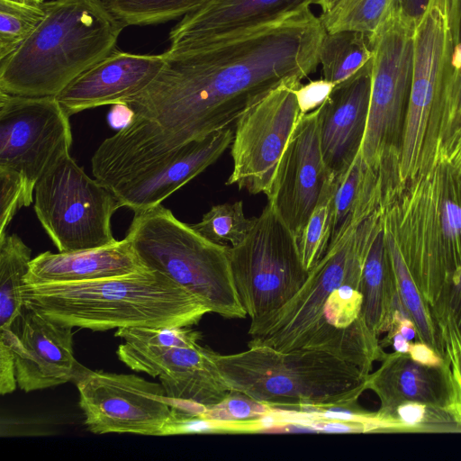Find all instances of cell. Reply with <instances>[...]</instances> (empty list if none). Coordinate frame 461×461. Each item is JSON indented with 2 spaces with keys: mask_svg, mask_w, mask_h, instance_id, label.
Here are the masks:
<instances>
[{
  "mask_svg": "<svg viewBox=\"0 0 461 461\" xmlns=\"http://www.w3.org/2000/svg\"><path fill=\"white\" fill-rule=\"evenodd\" d=\"M325 31L310 8L202 48L166 55L151 83L122 104L152 122L170 149L227 128L246 108L319 65Z\"/></svg>",
  "mask_w": 461,
  "mask_h": 461,
  "instance_id": "6da1fadb",
  "label": "cell"
},
{
  "mask_svg": "<svg viewBox=\"0 0 461 461\" xmlns=\"http://www.w3.org/2000/svg\"><path fill=\"white\" fill-rule=\"evenodd\" d=\"M23 303L72 328L192 327L211 312L195 295L148 269L87 282L24 285Z\"/></svg>",
  "mask_w": 461,
  "mask_h": 461,
  "instance_id": "7a4b0ae2",
  "label": "cell"
},
{
  "mask_svg": "<svg viewBox=\"0 0 461 461\" xmlns=\"http://www.w3.org/2000/svg\"><path fill=\"white\" fill-rule=\"evenodd\" d=\"M45 8L33 33L0 60V91L56 96L113 52L125 28L101 0H52Z\"/></svg>",
  "mask_w": 461,
  "mask_h": 461,
  "instance_id": "3957f363",
  "label": "cell"
},
{
  "mask_svg": "<svg viewBox=\"0 0 461 461\" xmlns=\"http://www.w3.org/2000/svg\"><path fill=\"white\" fill-rule=\"evenodd\" d=\"M384 225L432 305L461 267V174L438 163L401 185L384 205Z\"/></svg>",
  "mask_w": 461,
  "mask_h": 461,
  "instance_id": "277c9868",
  "label": "cell"
},
{
  "mask_svg": "<svg viewBox=\"0 0 461 461\" xmlns=\"http://www.w3.org/2000/svg\"><path fill=\"white\" fill-rule=\"evenodd\" d=\"M212 356L230 391L275 408L353 405L367 390L369 375L323 351L253 346L230 355L213 351Z\"/></svg>",
  "mask_w": 461,
  "mask_h": 461,
  "instance_id": "5b68a950",
  "label": "cell"
},
{
  "mask_svg": "<svg viewBox=\"0 0 461 461\" xmlns=\"http://www.w3.org/2000/svg\"><path fill=\"white\" fill-rule=\"evenodd\" d=\"M125 238L142 263L229 319L247 313L234 283L230 246L212 242L161 204L134 212Z\"/></svg>",
  "mask_w": 461,
  "mask_h": 461,
  "instance_id": "8992f818",
  "label": "cell"
},
{
  "mask_svg": "<svg viewBox=\"0 0 461 461\" xmlns=\"http://www.w3.org/2000/svg\"><path fill=\"white\" fill-rule=\"evenodd\" d=\"M382 223V212L376 210L330 245L288 303L251 320L249 347L266 346L283 352L305 348L321 322L322 307L330 294L345 283L360 290L364 260Z\"/></svg>",
  "mask_w": 461,
  "mask_h": 461,
  "instance_id": "52a82bcc",
  "label": "cell"
},
{
  "mask_svg": "<svg viewBox=\"0 0 461 461\" xmlns=\"http://www.w3.org/2000/svg\"><path fill=\"white\" fill-rule=\"evenodd\" d=\"M414 27L396 7L371 36V93L360 153L371 167L395 176L412 79Z\"/></svg>",
  "mask_w": 461,
  "mask_h": 461,
  "instance_id": "ba28073f",
  "label": "cell"
},
{
  "mask_svg": "<svg viewBox=\"0 0 461 461\" xmlns=\"http://www.w3.org/2000/svg\"><path fill=\"white\" fill-rule=\"evenodd\" d=\"M121 207L116 195L91 178L70 153L48 169L34 188V212L59 252L117 242L111 219Z\"/></svg>",
  "mask_w": 461,
  "mask_h": 461,
  "instance_id": "9c48e42d",
  "label": "cell"
},
{
  "mask_svg": "<svg viewBox=\"0 0 461 461\" xmlns=\"http://www.w3.org/2000/svg\"><path fill=\"white\" fill-rule=\"evenodd\" d=\"M230 258L240 303L251 320L288 303L309 276L296 238L268 203L247 237L230 247Z\"/></svg>",
  "mask_w": 461,
  "mask_h": 461,
  "instance_id": "30bf717a",
  "label": "cell"
},
{
  "mask_svg": "<svg viewBox=\"0 0 461 461\" xmlns=\"http://www.w3.org/2000/svg\"><path fill=\"white\" fill-rule=\"evenodd\" d=\"M451 0H430L413 32V68L398 176L401 185L420 171L427 131L454 71Z\"/></svg>",
  "mask_w": 461,
  "mask_h": 461,
  "instance_id": "8fae6325",
  "label": "cell"
},
{
  "mask_svg": "<svg viewBox=\"0 0 461 461\" xmlns=\"http://www.w3.org/2000/svg\"><path fill=\"white\" fill-rule=\"evenodd\" d=\"M69 116L55 96L30 97L0 91V167L23 178L28 206L39 178L70 153Z\"/></svg>",
  "mask_w": 461,
  "mask_h": 461,
  "instance_id": "7c38bea8",
  "label": "cell"
},
{
  "mask_svg": "<svg viewBox=\"0 0 461 461\" xmlns=\"http://www.w3.org/2000/svg\"><path fill=\"white\" fill-rule=\"evenodd\" d=\"M285 84L253 103L236 120L230 149L232 172L226 185L267 194L279 159L303 116L295 88Z\"/></svg>",
  "mask_w": 461,
  "mask_h": 461,
  "instance_id": "4fadbf2b",
  "label": "cell"
},
{
  "mask_svg": "<svg viewBox=\"0 0 461 461\" xmlns=\"http://www.w3.org/2000/svg\"><path fill=\"white\" fill-rule=\"evenodd\" d=\"M73 382L90 432L160 436L171 409L160 383L131 374L93 371L86 366Z\"/></svg>",
  "mask_w": 461,
  "mask_h": 461,
  "instance_id": "5bb4252c",
  "label": "cell"
},
{
  "mask_svg": "<svg viewBox=\"0 0 461 461\" xmlns=\"http://www.w3.org/2000/svg\"><path fill=\"white\" fill-rule=\"evenodd\" d=\"M333 176L322 158L316 109L296 124L267 194L268 204L297 241Z\"/></svg>",
  "mask_w": 461,
  "mask_h": 461,
  "instance_id": "9a60e30c",
  "label": "cell"
},
{
  "mask_svg": "<svg viewBox=\"0 0 461 461\" xmlns=\"http://www.w3.org/2000/svg\"><path fill=\"white\" fill-rule=\"evenodd\" d=\"M212 352L200 344L161 347L124 341L116 354L131 370L158 377L169 399L209 408L230 392Z\"/></svg>",
  "mask_w": 461,
  "mask_h": 461,
  "instance_id": "2e32d148",
  "label": "cell"
},
{
  "mask_svg": "<svg viewBox=\"0 0 461 461\" xmlns=\"http://www.w3.org/2000/svg\"><path fill=\"white\" fill-rule=\"evenodd\" d=\"M227 127L190 141L141 167L108 188L134 212L158 204L213 164L231 144Z\"/></svg>",
  "mask_w": 461,
  "mask_h": 461,
  "instance_id": "e0dca14e",
  "label": "cell"
},
{
  "mask_svg": "<svg viewBox=\"0 0 461 461\" xmlns=\"http://www.w3.org/2000/svg\"><path fill=\"white\" fill-rule=\"evenodd\" d=\"M315 0H210L182 17L164 51L173 55L237 36L308 9Z\"/></svg>",
  "mask_w": 461,
  "mask_h": 461,
  "instance_id": "ac0fdd59",
  "label": "cell"
},
{
  "mask_svg": "<svg viewBox=\"0 0 461 461\" xmlns=\"http://www.w3.org/2000/svg\"><path fill=\"white\" fill-rule=\"evenodd\" d=\"M72 329L25 308L11 344L22 391L47 389L75 380L84 366L74 356Z\"/></svg>",
  "mask_w": 461,
  "mask_h": 461,
  "instance_id": "d6986e66",
  "label": "cell"
},
{
  "mask_svg": "<svg viewBox=\"0 0 461 461\" xmlns=\"http://www.w3.org/2000/svg\"><path fill=\"white\" fill-rule=\"evenodd\" d=\"M165 60L163 53L134 54L115 49L55 97L69 117L98 106L123 104L151 83Z\"/></svg>",
  "mask_w": 461,
  "mask_h": 461,
  "instance_id": "ffe728a7",
  "label": "cell"
},
{
  "mask_svg": "<svg viewBox=\"0 0 461 461\" xmlns=\"http://www.w3.org/2000/svg\"><path fill=\"white\" fill-rule=\"evenodd\" d=\"M372 79V59L335 85L318 108L322 158L333 176L345 170L360 151L366 132Z\"/></svg>",
  "mask_w": 461,
  "mask_h": 461,
  "instance_id": "44dd1931",
  "label": "cell"
},
{
  "mask_svg": "<svg viewBox=\"0 0 461 461\" xmlns=\"http://www.w3.org/2000/svg\"><path fill=\"white\" fill-rule=\"evenodd\" d=\"M381 361L379 368L368 375L366 382V388L380 401L379 409L417 402L447 408L456 413V384L446 362L439 366H424L415 362L408 353L396 351L386 353Z\"/></svg>",
  "mask_w": 461,
  "mask_h": 461,
  "instance_id": "7402d4cb",
  "label": "cell"
},
{
  "mask_svg": "<svg viewBox=\"0 0 461 461\" xmlns=\"http://www.w3.org/2000/svg\"><path fill=\"white\" fill-rule=\"evenodd\" d=\"M148 269L124 238L93 249L41 253L32 259L24 280L25 285L87 282Z\"/></svg>",
  "mask_w": 461,
  "mask_h": 461,
  "instance_id": "603a6c76",
  "label": "cell"
},
{
  "mask_svg": "<svg viewBox=\"0 0 461 461\" xmlns=\"http://www.w3.org/2000/svg\"><path fill=\"white\" fill-rule=\"evenodd\" d=\"M400 185L397 177L371 167L359 151L353 162L333 178V222L330 245L384 206Z\"/></svg>",
  "mask_w": 461,
  "mask_h": 461,
  "instance_id": "cb8c5ba5",
  "label": "cell"
},
{
  "mask_svg": "<svg viewBox=\"0 0 461 461\" xmlns=\"http://www.w3.org/2000/svg\"><path fill=\"white\" fill-rule=\"evenodd\" d=\"M360 292L367 326L377 336L387 332L395 310L402 303L386 244L384 217L383 225L373 238L364 260Z\"/></svg>",
  "mask_w": 461,
  "mask_h": 461,
  "instance_id": "d4e9b609",
  "label": "cell"
},
{
  "mask_svg": "<svg viewBox=\"0 0 461 461\" xmlns=\"http://www.w3.org/2000/svg\"><path fill=\"white\" fill-rule=\"evenodd\" d=\"M31 249L17 234L0 240V331L17 335L25 311L22 290L25 285Z\"/></svg>",
  "mask_w": 461,
  "mask_h": 461,
  "instance_id": "484cf974",
  "label": "cell"
},
{
  "mask_svg": "<svg viewBox=\"0 0 461 461\" xmlns=\"http://www.w3.org/2000/svg\"><path fill=\"white\" fill-rule=\"evenodd\" d=\"M375 432L459 433L461 420L449 409L417 402H404L375 412Z\"/></svg>",
  "mask_w": 461,
  "mask_h": 461,
  "instance_id": "4316f807",
  "label": "cell"
},
{
  "mask_svg": "<svg viewBox=\"0 0 461 461\" xmlns=\"http://www.w3.org/2000/svg\"><path fill=\"white\" fill-rule=\"evenodd\" d=\"M373 58L371 36L352 31L324 32L319 50L323 78L337 85Z\"/></svg>",
  "mask_w": 461,
  "mask_h": 461,
  "instance_id": "83f0119b",
  "label": "cell"
},
{
  "mask_svg": "<svg viewBox=\"0 0 461 461\" xmlns=\"http://www.w3.org/2000/svg\"><path fill=\"white\" fill-rule=\"evenodd\" d=\"M429 312L441 356L454 371L461 358V267L443 287Z\"/></svg>",
  "mask_w": 461,
  "mask_h": 461,
  "instance_id": "f1b7e54d",
  "label": "cell"
},
{
  "mask_svg": "<svg viewBox=\"0 0 461 461\" xmlns=\"http://www.w3.org/2000/svg\"><path fill=\"white\" fill-rule=\"evenodd\" d=\"M397 0H340L319 17L326 32L352 31L375 35L396 9Z\"/></svg>",
  "mask_w": 461,
  "mask_h": 461,
  "instance_id": "f546056e",
  "label": "cell"
},
{
  "mask_svg": "<svg viewBox=\"0 0 461 461\" xmlns=\"http://www.w3.org/2000/svg\"><path fill=\"white\" fill-rule=\"evenodd\" d=\"M384 229L395 276L398 294L404 309L416 327L417 338L419 340L429 345L441 356L433 329L429 305L419 291L395 239L384 225Z\"/></svg>",
  "mask_w": 461,
  "mask_h": 461,
  "instance_id": "4dcf8cb0",
  "label": "cell"
},
{
  "mask_svg": "<svg viewBox=\"0 0 461 461\" xmlns=\"http://www.w3.org/2000/svg\"><path fill=\"white\" fill-rule=\"evenodd\" d=\"M125 27L174 20L201 8L210 0H101Z\"/></svg>",
  "mask_w": 461,
  "mask_h": 461,
  "instance_id": "1f68e13d",
  "label": "cell"
},
{
  "mask_svg": "<svg viewBox=\"0 0 461 461\" xmlns=\"http://www.w3.org/2000/svg\"><path fill=\"white\" fill-rule=\"evenodd\" d=\"M45 14V2L0 0V60L25 42Z\"/></svg>",
  "mask_w": 461,
  "mask_h": 461,
  "instance_id": "d6a6232c",
  "label": "cell"
},
{
  "mask_svg": "<svg viewBox=\"0 0 461 461\" xmlns=\"http://www.w3.org/2000/svg\"><path fill=\"white\" fill-rule=\"evenodd\" d=\"M255 221L256 217L245 216L243 202L237 201L213 205L199 222L191 225L212 242L235 247L247 237Z\"/></svg>",
  "mask_w": 461,
  "mask_h": 461,
  "instance_id": "836d02e7",
  "label": "cell"
},
{
  "mask_svg": "<svg viewBox=\"0 0 461 461\" xmlns=\"http://www.w3.org/2000/svg\"><path fill=\"white\" fill-rule=\"evenodd\" d=\"M333 178L324 187L297 241L303 264L308 271L321 260L330 245L333 222Z\"/></svg>",
  "mask_w": 461,
  "mask_h": 461,
  "instance_id": "e575fe53",
  "label": "cell"
},
{
  "mask_svg": "<svg viewBox=\"0 0 461 461\" xmlns=\"http://www.w3.org/2000/svg\"><path fill=\"white\" fill-rule=\"evenodd\" d=\"M114 336L124 341L161 347H194L202 339V334L191 327L121 328Z\"/></svg>",
  "mask_w": 461,
  "mask_h": 461,
  "instance_id": "d590c367",
  "label": "cell"
},
{
  "mask_svg": "<svg viewBox=\"0 0 461 461\" xmlns=\"http://www.w3.org/2000/svg\"><path fill=\"white\" fill-rule=\"evenodd\" d=\"M274 410L275 407L230 390L221 402L206 408L200 415L219 421L244 422L258 420Z\"/></svg>",
  "mask_w": 461,
  "mask_h": 461,
  "instance_id": "8d00e7d4",
  "label": "cell"
},
{
  "mask_svg": "<svg viewBox=\"0 0 461 461\" xmlns=\"http://www.w3.org/2000/svg\"><path fill=\"white\" fill-rule=\"evenodd\" d=\"M0 240L7 233V227L17 211L27 207L23 176L14 170L0 167Z\"/></svg>",
  "mask_w": 461,
  "mask_h": 461,
  "instance_id": "74e56055",
  "label": "cell"
},
{
  "mask_svg": "<svg viewBox=\"0 0 461 461\" xmlns=\"http://www.w3.org/2000/svg\"><path fill=\"white\" fill-rule=\"evenodd\" d=\"M334 86L335 84L323 78L311 81L295 88L294 93L303 114L318 109L330 95Z\"/></svg>",
  "mask_w": 461,
  "mask_h": 461,
  "instance_id": "f35d334b",
  "label": "cell"
},
{
  "mask_svg": "<svg viewBox=\"0 0 461 461\" xmlns=\"http://www.w3.org/2000/svg\"><path fill=\"white\" fill-rule=\"evenodd\" d=\"M438 163H447L461 174V123L437 150L432 167Z\"/></svg>",
  "mask_w": 461,
  "mask_h": 461,
  "instance_id": "ab89813d",
  "label": "cell"
},
{
  "mask_svg": "<svg viewBox=\"0 0 461 461\" xmlns=\"http://www.w3.org/2000/svg\"><path fill=\"white\" fill-rule=\"evenodd\" d=\"M17 384L14 354L10 345L0 341V393H13Z\"/></svg>",
  "mask_w": 461,
  "mask_h": 461,
  "instance_id": "60d3db41",
  "label": "cell"
},
{
  "mask_svg": "<svg viewBox=\"0 0 461 461\" xmlns=\"http://www.w3.org/2000/svg\"><path fill=\"white\" fill-rule=\"evenodd\" d=\"M408 354L420 365L439 366L445 364L443 357L433 348L419 339L411 342Z\"/></svg>",
  "mask_w": 461,
  "mask_h": 461,
  "instance_id": "b9f144b4",
  "label": "cell"
},
{
  "mask_svg": "<svg viewBox=\"0 0 461 461\" xmlns=\"http://www.w3.org/2000/svg\"><path fill=\"white\" fill-rule=\"evenodd\" d=\"M451 21L455 41L454 68H461V0H451Z\"/></svg>",
  "mask_w": 461,
  "mask_h": 461,
  "instance_id": "7bdbcfd3",
  "label": "cell"
},
{
  "mask_svg": "<svg viewBox=\"0 0 461 461\" xmlns=\"http://www.w3.org/2000/svg\"><path fill=\"white\" fill-rule=\"evenodd\" d=\"M430 0H397L401 15L416 25L425 13Z\"/></svg>",
  "mask_w": 461,
  "mask_h": 461,
  "instance_id": "ee69618b",
  "label": "cell"
},
{
  "mask_svg": "<svg viewBox=\"0 0 461 461\" xmlns=\"http://www.w3.org/2000/svg\"><path fill=\"white\" fill-rule=\"evenodd\" d=\"M456 390V413L461 420V358L456 368L452 372Z\"/></svg>",
  "mask_w": 461,
  "mask_h": 461,
  "instance_id": "f6af8a7d",
  "label": "cell"
},
{
  "mask_svg": "<svg viewBox=\"0 0 461 461\" xmlns=\"http://www.w3.org/2000/svg\"><path fill=\"white\" fill-rule=\"evenodd\" d=\"M411 341L407 340L401 333H395L391 339L390 344L394 350L400 353H408Z\"/></svg>",
  "mask_w": 461,
  "mask_h": 461,
  "instance_id": "bcb514c9",
  "label": "cell"
},
{
  "mask_svg": "<svg viewBox=\"0 0 461 461\" xmlns=\"http://www.w3.org/2000/svg\"><path fill=\"white\" fill-rule=\"evenodd\" d=\"M340 0H315L314 4L320 5L322 13H326L333 9Z\"/></svg>",
  "mask_w": 461,
  "mask_h": 461,
  "instance_id": "7dc6e473",
  "label": "cell"
},
{
  "mask_svg": "<svg viewBox=\"0 0 461 461\" xmlns=\"http://www.w3.org/2000/svg\"><path fill=\"white\" fill-rule=\"evenodd\" d=\"M25 2H30V3H43L45 2V0H24Z\"/></svg>",
  "mask_w": 461,
  "mask_h": 461,
  "instance_id": "c3c4849f",
  "label": "cell"
},
{
  "mask_svg": "<svg viewBox=\"0 0 461 461\" xmlns=\"http://www.w3.org/2000/svg\"><path fill=\"white\" fill-rule=\"evenodd\" d=\"M14 1H24V0H14Z\"/></svg>",
  "mask_w": 461,
  "mask_h": 461,
  "instance_id": "681fc988",
  "label": "cell"
}]
</instances>
